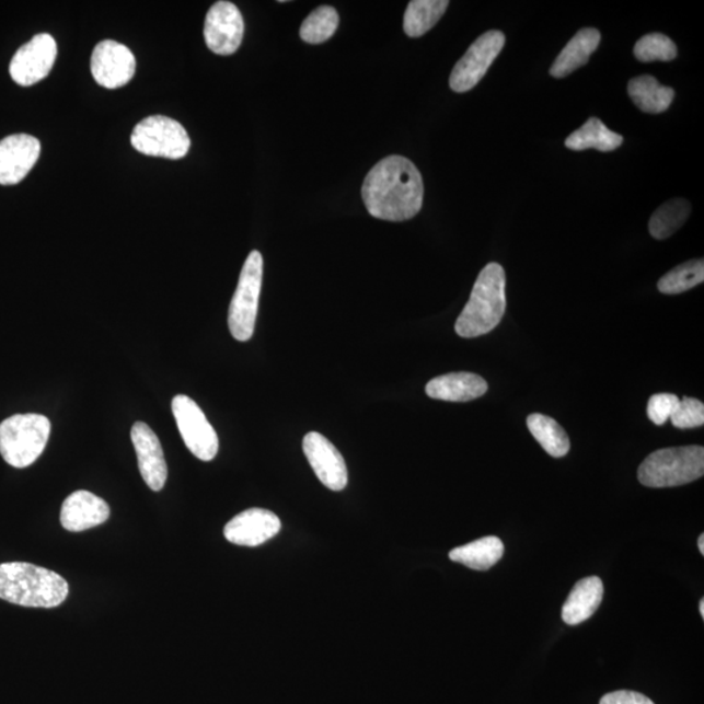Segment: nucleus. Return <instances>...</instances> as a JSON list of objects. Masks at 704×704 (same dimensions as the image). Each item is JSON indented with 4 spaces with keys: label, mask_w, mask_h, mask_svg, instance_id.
Masks as SVG:
<instances>
[{
    "label": "nucleus",
    "mask_w": 704,
    "mask_h": 704,
    "mask_svg": "<svg viewBox=\"0 0 704 704\" xmlns=\"http://www.w3.org/2000/svg\"><path fill=\"white\" fill-rule=\"evenodd\" d=\"M361 197L368 213L379 220H412L423 207L422 174L405 157L389 155L367 174Z\"/></svg>",
    "instance_id": "obj_1"
},
{
    "label": "nucleus",
    "mask_w": 704,
    "mask_h": 704,
    "mask_svg": "<svg viewBox=\"0 0 704 704\" xmlns=\"http://www.w3.org/2000/svg\"><path fill=\"white\" fill-rule=\"evenodd\" d=\"M70 587L58 573L28 563L0 565V599L30 608H56Z\"/></svg>",
    "instance_id": "obj_2"
},
{
    "label": "nucleus",
    "mask_w": 704,
    "mask_h": 704,
    "mask_svg": "<svg viewBox=\"0 0 704 704\" xmlns=\"http://www.w3.org/2000/svg\"><path fill=\"white\" fill-rule=\"evenodd\" d=\"M507 278L500 264L491 263L477 276L470 300L455 323L462 338H476L494 331L507 310Z\"/></svg>",
    "instance_id": "obj_3"
},
{
    "label": "nucleus",
    "mask_w": 704,
    "mask_h": 704,
    "mask_svg": "<svg viewBox=\"0 0 704 704\" xmlns=\"http://www.w3.org/2000/svg\"><path fill=\"white\" fill-rule=\"evenodd\" d=\"M704 449L700 446L654 451L638 470V480L648 488H671L701 480Z\"/></svg>",
    "instance_id": "obj_4"
},
{
    "label": "nucleus",
    "mask_w": 704,
    "mask_h": 704,
    "mask_svg": "<svg viewBox=\"0 0 704 704\" xmlns=\"http://www.w3.org/2000/svg\"><path fill=\"white\" fill-rule=\"evenodd\" d=\"M50 432L51 423L44 415H13L0 423V454L12 468H30L44 453Z\"/></svg>",
    "instance_id": "obj_5"
},
{
    "label": "nucleus",
    "mask_w": 704,
    "mask_h": 704,
    "mask_svg": "<svg viewBox=\"0 0 704 704\" xmlns=\"http://www.w3.org/2000/svg\"><path fill=\"white\" fill-rule=\"evenodd\" d=\"M263 273V256L258 251H252L243 265L229 309L231 336L239 342H247L254 336Z\"/></svg>",
    "instance_id": "obj_6"
},
{
    "label": "nucleus",
    "mask_w": 704,
    "mask_h": 704,
    "mask_svg": "<svg viewBox=\"0 0 704 704\" xmlns=\"http://www.w3.org/2000/svg\"><path fill=\"white\" fill-rule=\"evenodd\" d=\"M132 147L138 152L162 159L181 160L191 148V139L180 122L163 115L142 119L134 128Z\"/></svg>",
    "instance_id": "obj_7"
},
{
    "label": "nucleus",
    "mask_w": 704,
    "mask_h": 704,
    "mask_svg": "<svg viewBox=\"0 0 704 704\" xmlns=\"http://www.w3.org/2000/svg\"><path fill=\"white\" fill-rule=\"evenodd\" d=\"M176 426L182 439L198 460L209 462L215 460L220 442L218 436L203 409L187 395H176L171 403Z\"/></svg>",
    "instance_id": "obj_8"
},
{
    "label": "nucleus",
    "mask_w": 704,
    "mask_h": 704,
    "mask_svg": "<svg viewBox=\"0 0 704 704\" xmlns=\"http://www.w3.org/2000/svg\"><path fill=\"white\" fill-rule=\"evenodd\" d=\"M505 34L489 31L482 34L451 71L449 85L457 93H466L481 83L492 64L504 49Z\"/></svg>",
    "instance_id": "obj_9"
},
{
    "label": "nucleus",
    "mask_w": 704,
    "mask_h": 704,
    "mask_svg": "<svg viewBox=\"0 0 704 704\" xmlns=\"http://www.w3.org/2000/svg\"><path fill=\"white\" fill-rule=\"evenodd\" d=\"M57 56L56 39L47 33L37 34L13 56L10 65L12 80L22 86L39 83L50 73Z\"/></svg>",
    "instance_id": "obj_10"
},
{
    "label": "nucleus",
    "mask_w": 704,
    "mask_h": 704,
    "mask_svg": "<svg viewBox=\"0 0 704 704\" xmlns=\"http://www.w3.org/2000/svg\"><path fill=\"white\" fill-rule=\"evenodd\" d=\"M244 20L238 7L231 2H217L205 18L204 38L210 51L217 56H232L242 45Z\"/></svg>",
    "instance_id": "obj_11"
},
{
    "label": "nucleus",
    "mask_w": 704,
    "mask_h": 704,
    "mask_svg": "<svg viewBox=\"0 0 704 704\" xmlns=\"http://www.w3.org/2000/svg\"><path fill=\"white\" fill-rule=\"evenodd\" d=\"M91 70L97 84L106 89H118L132 80L136 59L127 46L105 39L94 47Z\"/></svg>",
    "instance_id": "obj_12"
},
{
    "label": "nucleus",
    "mask_w": 704,
    "mask_h": 704,
    "mask_svg": "<svg viewBox=\"0 0 704 704\" xmlns=\"http://www.w3.org/2000/svg\"><path fill=\"white\" fill-rule=\"evenodd\" d=\"M303 451L309 460L314 474L319 481L332 491L346 488L348 473L344 457L338 449L318 432H310L304 436Z\"/></svg>",
    "instance_id": "obj_13"
},
{
    "label": "nucleus",
    "mask_w": 704,
    "mask_h": 704,
    "mask_svg": "<svg viewBox=\"0 0 704 704\" xmlns=\"http://www.w3.org/2000/svg\"><path fill=\"white\" fill-rule=\"evenodd\" d=\"M41 143L31 135L18 134L0 141V184L13 186L24 180L36 165Z\"/></svg>",
    "instance_id": "obj_14"
},
{
    "label": "nucleus",
    "mask_w": 704,
    "mask_h": 704,
    "mask_svg": "<svg viewBox=\"0 0 704 704\" xmlns=\"http://www.w3.org/2000/svg\"><path fill=\"white\" fill-rule=\"evenodd\" d=\"M282 523L275 512L266 509H249L224 526L228 542L242 546H258L277 536Z\"/></svg>",
    "instance_id": "obj_15"
},
{
    "label": "nucleus",
    "mask_w": 704,
    "mask_h": 704,
    "mask_svg": "<svg viewBox=\"0 0 704 704\" xmlns=\"http://www.w3.org/2000/svg\"><path fill=\"white\" fill-rule=\"evenodd\" d=\"M131 439L143 482L152 491L163 489L168 481V464L159 437L148 424L138 422L134 424Z\"/></svg>",
    "instance_id": "obj_16"
},
{
    "label": "nucleus",
    "mask_w": 704,
    "mask_h": 704,
    "mask_svg": "<svg viewBox=\"0 0 704 704\" xmlns=\"http://www.w3.org/2000/svg\"><path fill=\"white\" fill-rule=\"evenodd\" d=\"M111 517L105 500L92 492L78 491L68 496L61 507L60 523L67 531L80 532L97 528Z\"/></svg>",
    "instance_id": "obj_17"
},
{
    "label": "nucleus",
    "mask_w": 704,
    "mask_h": 704,
    "mask_svg": "<svg viewBox=\"0 0 704 704\" xmlns=\"http://www.w3.org/2000/svg\"><path fill=\"white\" fill-rule=\"evenodd\" d=\"M488 391L487 381L480 374L454 372L430 380L426 393L430 399L447 402H469L481 399Z\"/></svg>",
    "instance_id": "obj_18"
},
{
    "label": "nucleus",
    "mask_w": 704,
    "mask_h": 704,
    "mask_svg": "<svg viewBox=\"0 0 704 704\" xmlns=\"http://www.w3.org/2000/svg\"><path fill=\"white\" fill-rule=\"evenodd\" d=\"M604 586L599 577L580 579L563 607L565 624L576 626L589 620L603 601Z\"/></svg>",
    "instance_id": "obj_19"
},
{
    "label": "nucleus",
    "mask_w": 704,
    "mask_h": 704,
    "mask_svg": "<svg viewBox=\"0 0 704 704\" xmlns=\"http://www.w3.org/2000/svg\"><path fill=\"white\" fill-rule=\"evenodd\" d=\"M600 39L598 30H580L559 53L555 64L551 67V77L564 79L578 70L579 67L589 64L590 57L598 49Z\"/></svg>",
    "instance_id": "obj_20"
},
{
    "label": "nucleus",
    "mask_w": 704,
    "mask_h": 704,
    "mask_svg": "<svg viewBox=\"0 0 704 704\" xmlns=\"http://www.w3.org/2000/svg\"><path fill=\"white\" fill-rule=\"evenodd\" d=\"M504 551L501 539L487 536L458 546L449 553V558L451 562L470 567V569L485 572L500 562Z\"/></svg>",
    "instance_id": "obj_21"
},
{
    "label": "nucleus",
    "mask_w": 704,
    "mask_h": 704,
    "mask_svg": "<svg viewBox=\"0 0 704 704\" xmlns=\"http://www.w3.org/2000/svg\"><path fill=\"white\" fill-rule=\"evenodd\" d=\"M627 93L634 104L647 114H660L668 111L674 100L672 88L661 85L649 74L634 78L627 85Z\"/></svg>",
    "instance_id": "obj_22"
},
{
    "label": "nucleus",
    "mask_w": 704,
    "mask_h": 704,
    "mask_svg": "<svg viewBox=\"0 0 704 704\" xmlns=\"http://www.w3.org/2000/svg\"><path fill=\"white\" fill-rule=\"evenodd\" d=\"M624 138L611 131L603 122L598 118H590L582 127L574 131L566 139L567 149L582 152L587 149H597L599 152H613L622 146Z\"/></svg>",
    "instance_id": "obj_23"
},
{
    "label": "nucleus",
    "mask_w": 704,
    "mask_h": 704,
    "mask_svg": "<svg viewBox=\"0 0 704 704\" xmlns=\"http://www.w3.org/2000/svg\"><path fill=\"white\" fill-rule=\"evenodd\" d=\"M448 7V0H413L403 18V31L408 37H422L440 22Z\"/></svg>",
    "instance_id": "obj_24"
},
{
    "label": "nucleus",
    "mask_w": 704,
    "mask_h": 704,
    "mask_svg": "<svg viewBox=\"0 0 704 704\" xmlns=\"http://www.w3.org/2000/svg\"><path fill=\"white\" fill-rule=\"evenodd\" d=\"M528 427L532 436L546 453L553 458H563L570 450V439L559 424L543 414H531Z\"/></svg>",
    "instance_id": "obj_25"
},
{
    "label": "nucleus",
    "mask_w": 704,
    "mask_h": 704,
    "mask_svg": "<svg viewBox=\"0 0 704 704\" xmlns=\"http://www.w3.org/2000/svg\"><path fill=\"white\" fill-rule=\"evenodd\" d=\"M690 211H692V207L683 198H674V200L662 204L649 220V234L659 241L672 236L688 221Z\"/></svg>",
    "instance_id": "obj_26"
},
{
    "label": "nucleus",
    "mask_w": 704,
    "mask_h": 704,
    "mask_svg": "<svg viewBox=\"0 0 704 704\" xmlns=\"http://www.w3.org/2000/svg\"><path fill=\"white\" fill-rule=\"evenodd\" d=\"M339 16L331 5H321L310 13L300 26V38L307 44L319 45L330 39L336 33Z\"/></svg>",
    "instance_id": "obj_27"
},
{
    "label": "nucleus",
    "mask_w": 704,
    "mask_h": 704,
    "mask_svg": "<svg viewBox=\"0 0 704 704\" xmlns=\"http://www.w3.org/2000/svg\"><path fill=\"white\" fill-rule=\"evenodd\" d=\"M704 281V262L703 258L692 259L676 266L674 269L667 273L658 284V289L667 296H676L694 289L695 286Z\"/></svg>",
    "instance_id": "obj_28"
},
{
    "label": "nucleus",
    "mask_w": 704,
    "mask_h": 704,
    "mask_svg": "<svg viewBox=\"0 0 704 704\" xmlns=\"http://www.w3.org/2000/svg\"><path fill=\"white\" fill-rule=\"evenodd\" d=\"M634 56L644 64H651L656 60L671 61L677 57V46L665 34H647L635 44Z\"/></svg>",
    "instance_id": "obj_29"
},
{
    "label": "nucleus",
    "mask_w": 704,
    "mask_h": 704,
    "mask_svg": "<svg viewBox=\"0 0 704 704\" xmlns=\"http://www.w3.org/2000/svg\"><path fill=\"white\" fill-rule=\"evenodd\" d=\"M673 427L679 429L699 428L704 424L703 402L685 396L679 402L671 415Z\"/></svg>",
    "instance_id": "obj_30"
},
{
    "label": "nucleus",
    "mask_w": 704,
    "mask_h": 704,
    "mask_svg": "<svg viewBox=\"0 0 704 704\" xmlns=\"http://www.w3.org/2000/svg\"><path fill=\"white\" fill-rule=\"evenodd\" d=\"M679 396L669 393L655 394L649 399L647 415L656 426L666 424L679 405Z\"/></svg>",
    "instance_id": "obj_31"
},
{
    "label": "nucleus",
    "mask_w": 704,
    "mask_h": 704,
    "mask_svg": "<svg viewBox=\"0 0 704 704\" xmlns=\"http://www.w3.org/2000/svg\"><path fill=\"white\" fill-rule=\"evenodd\" d=\"M600 704H655L646 695L637 692H628V690H620V692L610 693L601 699Z\"/></svg>",
    "instance_id": "obj_32"
},
{
    "label": "nucleus",
    "mask_w": 704,
    "mask_h": 704,
    "mask_svg": "<svg viewBox=\"0 0 704 704\" xmlns=\"http://www.w3.org/2000/svg\"><path fill=\"white\" fill-rule=\"evenodd\" d=\"M699 549H700L701 555L704 556V535L703 534L699 539Z\"/></svg>",
    "instance_id": "obj_33"
},
{
    "label": "nucleus",
    "mask_w": 704,
    "mask_h": 704,
    "mask_svg": "<svg viewBox=\"0 0 704 704\" xmlns=\"http://www.w3.org/2000/svg\"><path fill=\"white\" fill-rule=\"evenodd\" d=\"M700 612H701L702 619H704V600L703 599L701 600V603H700Z\"/></svg>",
    "instance_id": "obj_34"
}]
</instances>
